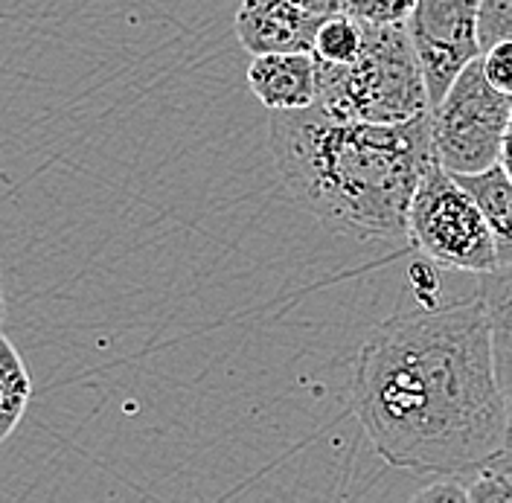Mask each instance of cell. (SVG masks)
Wrapping results in <instances>:
<instances>
[{"mask_svg":"<svg viewBox=\"0 0 512 503\" xmlns=\"http://www.w3.org/2000/svg\"><path fill=\"white\" fill-rule=\"evenodd\" d=\"M457 181L475 195L483 216L489 221L498 248V262L512 265V178L498 163L486 172L457 175Z\"/></svg>","mask_w":512,"mask_h":503,"instance_id":"30bf717a","label":"cell"},{"mask_svg":"<svg viewBox=\"0 0 512 503\" xmlns=\"http://www.w3.org/2000/svg\"><path fill=\"white\" fill-rule=\"evenodd\" d=\"M472 503H512V445L463 474Z\"/></svg>","mask_w":512,"mask_h":503,"instance_id":"4fadbf2b","label":"cell"},{"mask_svg":"<svg viewBox=\"0 0 512 503\" xmlns=\"http://www.w3.org/2000/svg\"><path fill=\"white\" fill-rule=\"evenodd\" d=\"M408 242L437 268L489 274L501 268L492 227L475 195L434 160L419 181L408 216Z\"/></svg>","mask_w":512,"mask_h":503,"instance_id":"277c9868","label":"cell"},{"mask_svg":"<svg viewBox=\"0 0 512 503\" xmlns=\"http://www.w3.org/2000/svg\"><path fill=\"white\" fill-rule=\"evenodd\" d=\"M408 27L434 108L454 79L483 56L480 0H416Z\"/></svg>","mask_w":512,"mask_h":503,"instance_id":"8992f818","label":"cell"},{"mask_svg":"<svg viewBox=\"0 0 512 503\" xmlns=\"http://www.w3.org/2000/svg\"><path fill=\"white\" fill-rule=\"evenodd\" d=\"M478 35L483 53L492 44L512 38V0H480Z\"/></svg>","mask_w":512,"mask_h":503,"instance_id":"9a60e30c","label":"cell"},{"mask_svg":"<svg viewBox=\"0 0 512 503\" xmlns=\"http://www.w3.org/2000/svg\"><path fill=\"white\" fill-rule=\"evenodd\" d=\"M510 117L512 96L498 91L486 79L483 59H475L431 108L434 155L454 175L486 172L501 163Z\"/></svg>","mask_w":512,"mask_h":503,"instance_id":"5b68a950","label":"cell"},{"mask_svg":"<svg viewBox=\"0 0 512 503\" xmlns=\"http://www.w3.org/2000/svg\"><path fill=\"white\" fill-rule=\"evenodd\" d=\"M32 399V378L9 335L0 338V440L15 434Z\"/></svg>","mask_w":512,"mask_h":503,"instance_id":"8fae6325","label":"cell"},{"mask_svg":"<svg viewBox=\"0 0 512 503\" xmlns=\"http://www.w3.org/2000/svg\"><path fill=\"white\" fill-rule=\"evenodd\" d=\"M361 24L364 41L352 62H318L315 105L332 117L361 123H408L431 111L425 73L408 21Z\"/></svg>","mask_w":512,"mask_h":503,"instance_id":"3957f363","label":"cell"},{"mask_svg":"<svg viewBox=\"0 0 512 503\" xmlns=\"http://www.w3.org/2000/svg\"><path fill=\"white\" fill-rule=\"evenodd\" d=\"M361 41H364V24L350 12H341L320 27L312 53L318 62L347 64L361 53Z\"/></svg>","mask_w":512,"mask_h":503,"instance_id":"7c38bea8","label":"cell"},{"mask_svg":"<svg viewBox=\"0 0 512 503\" xmlns=\"http://www.w3.org/2000/svg\"><path fill=\"white\" fill-rule=\"evenodd\" d=\"M268 146L286 192L338 236L408 242L411 201L437 160L431 111L408 123H361L320 105L271 111Z\"/></svg>","mask_w":512,"mask_h":503,"instance_id":"7a4b0ae2","label":"cell"},{"mask_svg":"<svg viewBox=\"0 0 512 503\" xmlns=\"http://www.w3.org/2000/svg\"><path fill=\"white\" fill-rule=\"evenodd\" d=\"M248 85L268 111H300L318 102L315 53H265L251 56Z\"/></svg>","mask_w":512,"mask_h":503,"instance_id":"ba28073f","label":"cell"},{"mask_svg":"<svg viewBox=\"0 0 512 503\" xmlns=\"http://www.w3.org/2000/svg\"><path fill=\"white\" fill-rule=\"evenodd\" d=\"M350 390L367 440L396 469L466 474L510 448V405L480 294L376 323Z\"/></svg>","mask_w":512,"mask_h":503,"instance_id":"6da1fadb","label":"cell"},{"mask_svg":"<svg viewBox=\"0 0 512 503\" xmlns=\"http://www.w3.org/2000/svg\"><path fill=\"white\" fill-rule=\"evenodd\" d=\"M414 498L422 503H472L469 483L463 474H440V480H431L425 489L416 492Z\"/></svg>","mask_w":512,"mask_h":503,"instance_id":"e0dca14e","label":"cell"},{"mask_svg":"<svg viewBox=\"0 0 512 503\" xmlns=\"http://www.w3.org/2000/svg\"><path fill=\"white\" fill-rule=\"evenodd\" d=\"M501 166H504V172L512 178V117H510V126H507V134H504V149H501Z\"/></svg>","mask_w":512,"mask_h":503,"instance_id":"ac0fdd59","label":"cell"},{"mask_svg":"<svg viewBox=\"0 0 512 503\" xmlns=\"http://www.w3.org/2000/svg\"><path fill=\"white\" fill-rule=\"evenodd\" d=\"M478 294L486 303L492 323V344L498 378L510 405V445H512V265H501L489 274H480Z\"/></svg>","mask_w":512,"mask_h":503,"instance_id":"9c48e42d","label":"cell"},{"mask_svg":"<svg viewBox=\"0 0 512 503\" xmlns=\"http://www.w3.org/2000/svg\"><path fill=\"white\" fill-rule=\"evenodd\" d=\"M480 59H483L486 79H489L498 91H504V94L512 96V38L492 44Z\"/></svg>","mask_w":512,"mask_h":503,"instance_id":"2e32d148","label":"cell"},{"mask_svg":"<svg viewBox=\"0 0 512 503\" xmlns=\"http://www.w3.org/2000/svg\"><path fill=\"white\" fill-rule=\"evenodd\" d=\"M416 0H344V12L370 24H399L408 21Z\"/></svg>","mask_w":512,"mask_h":503,"instance_id":"5bb4252c","label":"cell"},{"mask_svg":"<svg viewBox=\"0 0 512 503\" xmlns=\"http://www.w3.org/2000/svg\"><path fill=\"white\" fill-rule=\"evenodd\" d=\"M320 27L294 0H242L233 18L236 38L251 56L312 53Z\"/></svg>","mask_w":512,"mask_h":503,"instance_id":"52a82bcc","label":"cell"}]
</instances>
